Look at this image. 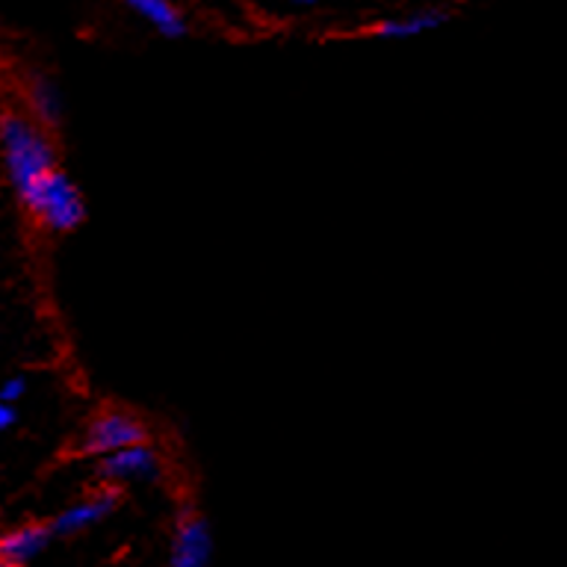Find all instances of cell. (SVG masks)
Instances as JSON below:
<instances>
[{"label": "cell", "mask_w": 567, "mask_h": 567, "mask_svg": "<svg viewBox=\"0 0 567 567\" xmlns=\"http://www.w3.org/2000/svg\"><path fill=\"white\" fill-rule=\"evenodd\" d=\"M0 151H3L9 184L18 198H24L44 175L60 168L53 140L30 115L9 113L0 118Z\"/></svg>", "instance_id": "obj_1"}, {"label": "cell", "mask_w": 567, "mask_h": 567, "mask_svg": "<svg viewBox=\"0 0 567 567\" xmlns=\"http://www.w3.org/2000/svg\"><path fill=\"white\" fill-rule=\"evenodd\" d=\"M18 202L24 204V210L51 234H71L86 219V202H83L78 184L62 168H53L51 175H44Z\"/></svg>", "instance_id": "obj_2"}, {"label": "cell", "mask_w": 567, "mask_h": 567, "mask_svg": "<svg viewBox=\"0 0 567 567\" xmlns=\"http://www.w3.org/2000/svg\"><path fill=\"white\" fill-rule=\"evenodd\" d=\"M148 441V425L142 423L140 416L131 414V411H122V408H106V411H97L89 420L86 432L80 437V452L104 458V455H113L124 446H136V443Z\"/></svg>", "instance_id": "obj_3"}, {"label": "cell", "mask_w": 567, "mask_h": 567, "mask_svg": "<svg viewBox=\"0 0 567 567\" xmlns=\"http://www.w3.org/2000/svg\"><path fill=\"white\" fill-rule=\"evenodd\" d=\"M101 478L110 487L133 485V482H154L163 473V458H159L157 446L148 443H136V446H124V450L104 455L101 467H97Z\"/></svg>", "instance_id": "obj_4"}, {"label": "cell", "mask_w": 567, "mask_h": 567, "mask_svg": "<svg viewBox=\"0 0 567 567\" xmlns=\"http://www.w3.org/2000/svg\"><path fill=\"white\" fill-rule=\"evenodd\" d=\"M213 535L202 514L186 512L175 526L166 567H210Z\"/></svg>", "instance_id": "obj_5"}, {"label": "cell", "mask_w": 567, "mask_h": 567, "mask_svg": "<svg viewBox=\"0 0 567 567\" xmlns=\"http://www.w3.org/2000/svg\"><path fill=\"white\" fill-rule=\"evenodd\" d=\"M118 508V487H101L95 494L83 496L78 503H71L69 508H62L51 523L53 535H62V538H71V535H80V532L92 529L97 523H104L110 514Z\"/></svg>", "instance_id": "obj_6"}, {"label": "cell", "mask_w": 567, "mask_h": 567, "mask_svg": "<svg viewBox=\"0 0 567 567\" xmlns=\"http://www.w3.org/2000/svg\"><path fill=\"white\" fill-rule=\"evenodd\" d=\"M53 532L44 523H24L0 535V558H7L9 565L24 567L35 556H42L44 547L51 544Z\"/></svg>", "instance_id": "obj_7"}, {"label": "cell", "mask_w": 567, "mask_h": 567, "mask_svg": "<svg viewBox=\"0 0 567 567\" xmlns=\"http://www.w3.org/2000/svg\"><path fill=\"white\" fill-rule=\"evenodd\" d=\"M27 101H30V113H33V122L44 131H51L62 122L65 115V104H62L60 86L53 83L51 78H33L30 86H27Z\"/></svg>", "instance_id": "obj_8"}, {"label": "cell", "mask_w": 567, "mask_h": 567, "mask_svg": "<svg viewBox=\"0 0 567 567\" xmlns=\"http://www.w3.org/2000/svg\"><path fill=\"white\" fill-rule=\"evenodd\" d=\"M122 3L166 39H177V35L186 33L184 16L172 0H122Z\"/></svg>", "instance_id": "obj_9"}, {"label": "cell", "mask_w": 567, "mask_h": 567, "mask_svg": "<svg viewBox=\"0 0 567 567\" xmlns=\"http://www.w3.org/2000/svg\"><path fill=\"white\" fill-rule=\"evenodd\" d=\"M446 21V12H437V9H425V12H414V16L402 18H388L375 27V33L384 35V39H411V35L429 33L434 27H441Z\"/></svg>", "instance_id": "obj_10"}, {"label": "cell", "mask_w": 567, "mask_h": 567, "mask_svg": "<svg viewBox=\"0 0 567 567\" xmlns=\"http://www.w3.org/2000/svg\"><path fill=\"white\" fill-rule=\"evenodd\" d=\"M27 393V379L24 375H9L3 384H0V402H9V405H16L18 399Z\"/></svg>", "instance_id": "obj_11"}, {"label": "cell", "mask_w": 567, "mask_h": 567, "mask_svg": "<svg viewBox=\"0 0 567 567\" xmlns=\"http://www.w3.org/2000/svg\"><path fill=\"white\" fill-rule=\"evenodd\" d=\"M16 423H18L16 405H9V402H0V434L9 432V429H12Z\"/></svg>", "instance_id": "obj_12"}, {"label": "cell", "mask_w": 567, "mask_h": 567, "mask_svg": "<svg viewBox=\"0 0 567 567\" xmlns=\"http://www.w3.org/2000/svg\"><path fill=\"white\" fill-rule=\"evenodd\" d=\"M292 3H299V7H313V3H322V0H292Z\"/></svg>", "instance_id": "obj_13"}, {"label": "cell", "mask_w": 567, "mask_h": 567, "mask_svg": "<svg viewBox=\"0 0 567 567\" xmlns=\"http://www.w3.org/2000/svg\"><path fill=\"white\" fill-rule=\"evenodd\" d=\"M0 567H16V565H9L7 558H0Z\"/></svg>", "instance_id": "obj_14"}]
</instances>
